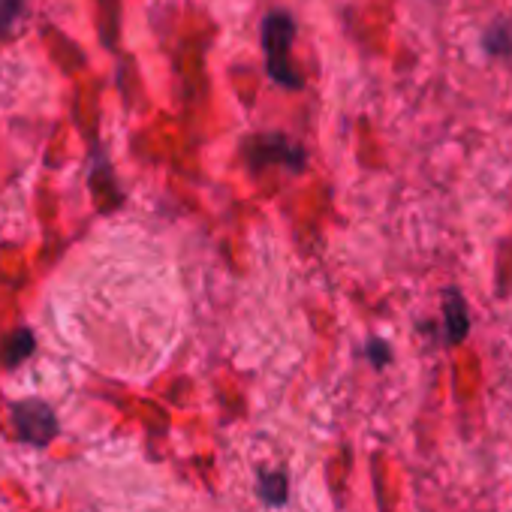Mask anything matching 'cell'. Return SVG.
I'll return each mask as SVG.
<instances>
[{"mask_svg": "<svg viewBox=\"0 0 512 512\" xmlns=\"http://www.w3.org/2000/svg\"><path fill=\"white\" fill-rule=\"evenodd\" d=\"M296 25L287 13H272L263 22V49H266V64H269V76L287 88H299L302 79L293 73L290 64V43H293Z\"/></svg>", "mask_w": 512, "mask_h": 512, "instance_id": "1", "label": "cell"}, {"mask_svg": "<svg viewBox=\"0 0 512 512\" xmlns=\"http://www.w3.org/2000/svg\"><path fill=\"white\" fill-rule=\"evenodd\" d=\"M10 413H13V425H16L19 440L34 446V449L49 446L61 434L58 413L43 398H22V401L10 404Z\"/></svg>", "mask_w": 512, "mask_h": 512, "instance_id": "2", "label": "cell"}, {"mask_svg": "<svg viewBox=\"0 0 512 512\" xmlns=\"http://www.w3.org/2000/svg\"><path fill=\"white\" fill-rule=\"evenodd\" d=\"M247 157L253 166L263 163H284L287 169L299 172L305 166V151L296 148L293 142H287L284 136H260L247 145Z\"/></svg>", "mask_w": 512, "mask_h": 512, "instance_id": "3", "label": "cell"}, {"mask_svg": "<svg viewBox=\"0 0 512 512\" xmlns=\"http://www.w3.org/2000/svg\"><path fill=\"white\" fill-rule=\"evenodd\" d=\"M443 323H446V332H443L446 344H461L470 332L467 302L455 287L443 293Z\"/></svg>", "mask_w": 512, "mask_h": 512, "instance_id": "4", "label": "cell"}, {"mask_svg": "<svg viewBox=\"0 0 512 512\" xmlns=\"http://www.w3.org/2000/svg\"><path fill=\"white\" fill-rule=\"evenodd\" d=\"M34 350H37V335H34V329L22 326V329L4 335V344H0V365L7 371H16L28 356H34Z\"/></svg>", "mask_w": 512, "mask_h": 512, "instance_id": "5", "label": "cell"}, {"mask_svg": "<svg viewBox=\"0 0 512 512\" xmlns=\"http://www.w3.org/2000/svg\"><path fill=\"white\" fill-rule=\"evenodd\" d=\"M256 491H260V500L266 506H284L290 500V479L284 470H260V479H256Z\"/></svg>", "mask_w": 512, "mask_h": 512, "instance_id": "6", "label": "cell"}, {"mask_svg": "<svg viewBox=\"0 0 512 512\" xmlns=\"http://www.w3.org/2000/svg\"><path fill=\"white\" fill-rule=\"evenodd\" d=\"M368 359H371V365H377V368H386L389 365V359H392V350H389V344L386 341H380V338H374V341H368Z\"/></svg>", "mask_w": 512, "mask_h": 512, "instance_id": "7", "label": "cell"}]
</instances>
